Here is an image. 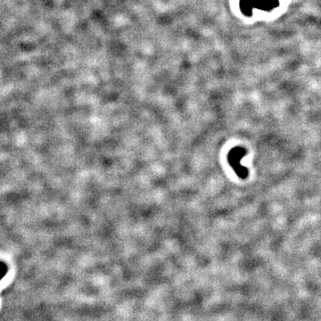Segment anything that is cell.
Wrapping results in <instances>:
<instances>
[{"mask_svg":"<svg viewBox=\"0 0 321 321\" xmlns=\"http://www.w3.org/2000/svg\"><path fill=\"white\" fill-rule=\"evenodd\" d=\"M244 153H245L244 149L236 148V149L232 150L231 153H229V156H228L230 165L234 167L235 170L240 177H245L246 175V170L240 164V161L244 156Z\"/></svg>","mask_w":321,"mask_h":321,"instance_id":"6da1fadb","label":"cell"}]
</instances>
